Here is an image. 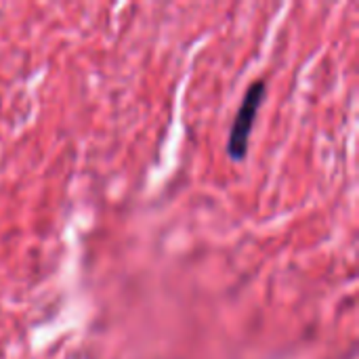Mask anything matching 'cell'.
Segmentation results:
<instances>
[{"instance_id": "1", "label": "cell", "mask_w": 359, "mask_h": 359, "mask_svg": "<svg viewBox=\"0 0 359 359\" xmlns=\"http://www.w3.org/2000/svg\"><path fill=\"white\" fill-rule=\"evenodd\" d=\"M267 97V84L265 80H255L244 97H242V103L236 111V118H233V124L229 128V137H227V156L229 160L233 162H242L248 154V145H250V135H252V128H255V122H257V116H259V109L263 107V101Z\"/></svg>"}]
</instances>
